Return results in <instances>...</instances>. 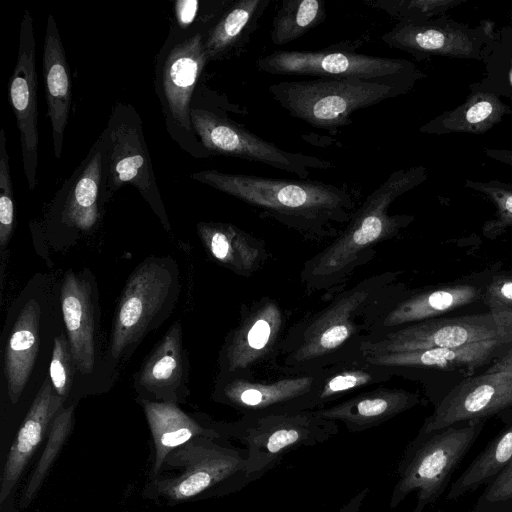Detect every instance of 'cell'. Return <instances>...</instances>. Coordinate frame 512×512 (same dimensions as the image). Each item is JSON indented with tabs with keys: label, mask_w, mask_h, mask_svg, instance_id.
I'll return each instance as SVG.
<instances>
[{
	"label": "cell",
	"mask_w": 512,
	"mask_h": 512,
	"mask_svg": "<svg viewBox=\"0 0 512 512\" xmlns=\"http://www.w3.org/2000/svg\"><path fill=\"white\" fill-rule=\"evenodd\" d=\"M396 277L371 275L299 320L287 330L274 366L285 374L315 373L361 353L376 320L400 294Z\"/></svg>",
	"instance_id": "6da1fadb"
},
{
	"label": "cell",
	"mask_w": 512,
	"mask_h": 512,
	"mask_svg": "<svg viewBox=\"0 0 512 512\" xmlns=\"http://www.w3.org/2000/svg\"><path fill=\"white\" fill-rule=\"evenodd\" d=\"M191 178L253 207L306 240L334 239L359 206L346 185L203 170Z\"/></svg>",
	"instance_id": "7a4b0ae2"
},
{
	"label": "cell",
	"mask_w": 512,
	"mask_h": 512,
	"mask_svg": "<svg viewBox=\"0 0 512 512\" xmlns=\"http://www.w3.org/2000/svg\"><path fill=\"white\" fill-rule=\"evenodd\" d=\"M427 177L424 166L401 168L373 190L338 236L304 263L300 280L307 294L340 292L351 275L372 260L377 245L410 225L414 216L390 214V206Z\"/></svg>",
	"instance_id": "3957f363"
},
{
	"label": "cell",
	"mask_w": 512,
	"mask_h": 512,
	"mask_svg": "<svg viewBox=\"0 0 512 512\" xmlns=\"http://www.w3.org/2000/svg\"><path fill=\"white\" fill-rule=\"evenodd\" d=\"M251 482L245 448L228 439L197 437L165 458L157 475L148 478L143 496L174 506L227 496Z\"/></svg>",
	"instance_id": "277c9868"
},
{
	"label": "cell",
	"mask_w": 512,
	"mask_h": 512,
	"mask_svg": "<svg viewBox=\"0 0 512 512\" xmlns=\"http://www.w3.org/2000/svg\"><path fill=\"white\" fill-rule=\"evenodd\" d=\"M485 420H474L423 433L408 444L397 467L389 506L398 507L412 492V512H423L443 494L452 474L480 435Z\"/></svg>",
	"instance_id": "5b68a950"
},
{
	"label": "cell",
	"mask_w": 512,
	"mask_h": 512,
	"mask_svg": "<svg viewBox=\"0 0 512 512\" xmlns=\"http://www.w3.org/2000/svg\"><path fill=\"white\" fill-rule=\"evenodd\" d=\"M231 439L245 446L247 472L253 481L276 467L283 457L335 436L338 423L309 410L273 409L243 414L228 423Z\"/></svg>",
	"instance_id": "8992f818"
},
{
	"label": "cell",
	"mask_w": 512,
	"mask_h": 512,
	"mask_svg": "<svg viewBox=\"0 0 512 512\" xmlns=\"http://www.w3.org/2000/svg\"><path fill=\"white\" fill-rule=\"evenodd\" d=\"M268 90L291 116L330 131L351 124L352 114L360 109L410 92L398 86L340 78L281 81Z\"/></svg>",
	"instance_id": "52a82bcc"
},
{
	"label": "cell",
	"mask_w": 512,
	"mask_h": 512,
	"mask_svg": "<svg viewBox=\"0 0 512 512\" xmlns=\"http://www.w3.org/2000/svg\"><path fill=\"white\" fill-rule=\"evenodd\" d=\"M256 66L272 75L356 79L398 86L408 91L426 77L409 60L361 54L348 49L276 50L258 58Z\"/></svg>",
	"instance_id": "ba28073f"
},
{
	"label": "cell",
	"mask_w": 512,
	"mask_h": 512,
	"mask_svg": "<svg viewBox=\"0 0 512 512\" xmlns=\"http://www.w3.org/2000/svg\"><path fill=\"white\" fill-rule=\"evenodd\" d=\"M101 137L104 145L103 199H108L118 189L130 184L169 229L142 121L134 107L129 103H117Z\"/></svg>",
	"instance_id": "9c48e42d"
},
{
	"label": "cell",
	"mask_w": 512,
	"mask_h": 512,
	"mask_svg": "<svg viewBox=\"0 0 512 512\" xmlns=\"http://www.w3.org/2000/svg\"><path fill=\"white\" fill-rule=\"evenodd\" d=\"M488 340L512 341V311L438 317L371 335L360 346L364 356L460 347Z\"/></svg>",
	"instance_id": "30bf717a"
},
{
	"label": "cell",
	"mask_w": 512,
	"mask_h": 512,
	"mask_svg": "<svg viewBox=\"0 0 512 512\" xmlns=\"http://www.w3.org/2000/svg\"><path fill=\"white\" fill-rule=\"evenodd\" d=\"M190 120L194 132L208 154L263 163L294 174L300 179H308L311 170L335 167L327 159L282 150L220 112L191 108Z\"/></svg>",
	"instance_id": "8fae6325"
},
{
	"label": "cell",
	"mask_w": 512,
	"mask_h": 512,
	"mask_svg": "<svg viewBox=\"0 0 512 512\" xmlns=\"http://www.w3.org/2000/svg\"><path fill=\"white\" fill-rule=\"evenodd\" d=\"M496 30L495 23L487 19L470 26L444 14L428 21L397 22L381 40L417 60L442 56L485 63Z\"/></svg>",
	"instance_id": "7c38bea8"
},
{
	"label": "cell",
	"mask_w": 512,
	"mask_h": 512,
	"mask_svg": "<svg viewBox=\"0 0 512 512\" xmlns=\"http://www.w3.org/2000/svg\"><path fill=\"white\" fill-rule=\"evenodd\" d=\"M288 317L280 303L268 296L244 305L221 353L224 378L256 377L261 367L274 365Z\"/></svg>",
	"instance_id": "4fadbf2b"
},
{
	"label": "cell",
	"mask_w": 512,
	"mask_h": 512,
	"mask_svg": "<svg viewBox=\"0 0 512 512\" xmlns=\"http://www.w3.org/2000/svg\"><path fill=\"white\" fill-rule=\"evenodd\" d=\"M174 278L159 260L139 265L123 290L118 303L109 350L118 358L151 327L168 302Z\"/></svg>",
	"instance_id": "5bb4252c"
},
{
	"label": "cell",
	"mask_w": 512,
	"mask_h": 512,
	"mask_svg": "<svg viewBox=\"0 0 512 512\" xmlns=\"http://www.w3.org/2000/svg\"><path fill=\"white\" fill-rule=\"evenodd\" d=\"M509 408H512V373L485 371L466 377L454 386L439 401L419 432L485 420Z\"/></svg>",
	"instance_id": "9a60e30c"
},
{
	"label": "cell",
	"mask_w": 512,
	"mask_h": 512,
	"mask_svg": "<svg viewBox=\"0 0 512 512\" xmlns=\"http://www.w3.org/2000/svg\"><path fill=\"white\" fill-rule=\"evenodd\" d=\"M9 99L20 133L21 153L28 188L36 186L38 167L37 73L33 18L25 11L19 33L16 65L9 80Z\"/></svg>",
	"instance_id": "2e32d148"
},
{
	"label": "cell",
	"mask_w": 512,
	"mask_h": 512,
	"mask_svg": "<svg viewBox=\"0 0 512 512\" xmlns=\"http://www.w3.org/2000/svg\"><path fill=\"white\" fill-rule=\"evenodd\" d=\"M319 373L286 374L274 379L223 378L217 399L242 415L273 409L294 410L312 391Z\"/></svg>",
	"instance_id": "e0dca14e"
},
{
	"label": "cell",
	"mask_w": 512,
	"mask_h": 512,
	"mask_svg": "<svg viewBox=\"0 0 512 512\" xmlns=\"http://www.w3.org/2000/svg\"><path fill=\"white\" fill-rule=\"evenodd\" d=\"M206 32H195L172 46L161 68V95L169 116L181 129L191 132L192 95L206 64Z\"/></svg>",
	"instance_id": "ac0fdd59"
},
{
	"label": "cell",
	"mask_w": 512,
	"mask_h": 512,
	"mask_svg": "<svg viewBox=\"0 0 512 512\" xmlns=\"http://www.w3.org/2000/svg\"><path fill=\"white\" fill-rule=\"evenodd\" d=\"M150 428L153 457L148 478L159 472L165 458L178 447L197 437L231 440L229 425L209 418H196L181 410L173 402L142 401Z\"/></svg>",
	"instance_id": "d6986e66"
},
{
	"label": "cell",
	"mask_w": 512,
	"mask_h": 512,
	"mask_svg": "<svg viewBox=\"0 0 512 512\" xmlns=\"http://www.w3.org/2000/svg\"><path fill=\"white\" fill-rule=\"evenodd\" d=\"M420 403L417 393L380 386L313 411L322 418L341 422L350 432L359 433L380 426Z\"/></svg>",
	"instance_id": "ffe728a7"
},
{
	"label": "cell",
	"mask_w": 512,
	"mask_h": 512,
	"mask_svg": "<svg viewBox=\"0 0 512 512\" xmlns=\"http://www.w3.org/2000/svg\"><path fill=\"white\" fill-rule=\"evenodd\" d=\"M511 347L510 340H488L460 347H437L366 358L376 365L388 367L393 375L408 369L424 368L469 372L491 363Z\"/></svg>",
	"instance_id": "44dd1931"
},
{
	"label": "cell",
	"mask_w": 512,
	"mask_h": 512,
	"mask_svg": "<svg viewBox=\"0 0 512 512\" xmlns=\"http://www.w3.org/2000/svg\"><path fill=\"white\" fill-rule=\"evenodd\" d=\"M64 400L47 379L37 393L7 454L0 484L1 504L19 481L52 421L63 408Z\"/></svg>",
	"instance_id": "7402d4cb"
},
{
	"label": "cell",
	"mask_w": 512,
	"mask_h": 512,
	"mask_svg": "<svg viewBox=\"0 0 512 512\" xmlns=\"http://www.w3.org/2000/svg\"><path fill=\"white\" fill-rule=\"evenodd\" d=\"M388 367L370 362L359 353L320 370L312 391L294 410H318L391 379Z\"/></svg>",
	"instance_id": "603a6c76"
},
{
	"label": "cell",
	"mask_w": 512,
	"mask_h": 512,
	"mask_svg": "<svg viewBox=\"0 0 512 512\" xmlns=\"http://www.w3.org/2000/svg\"><path fill=\"white\" fill-rule=\"evenodd\" d=\"M478 296L479 290L468 284L439 286L405 297L398 296L378 317L371 335L438 318L474 302Z\"/></svg>",
	"instance_id": "cb8c5ba5"
},
{
	"label": "cell",
	"mask_w": 512,
	"mask_h": 512,
	"mask_svg": "<svg viewBox=\"0 0 512 512\" xmlns=\"http://www.w3.org/2000/svg\"><path fill=\"white\" fill-rule=\"evenodd\" d=\"M42 64L47 115L52 127L54 154L59 160L72 103V81L65 49L52 14L47 20Z\"/></svg>",
	"instance_id": "d4e9b609"
},
{
	"label": "cell",
	"mask_w": 512,
	"mask_h": 512,
	"mask_svg": "<svg viewBox=\"0 0 512 512\" xmlns=\"http://www.w3.org/2000/svg\"><path fill=\"white\" fill-rule=\"evenodd\" d=\"M60 298L75 365L82 373H89L95 362V309L89 282L74 272H68L61 286Z\"/></svg>",
	"instance_id": "484cf974"
},
{
	"label": "cell",
	"mask_w": 512,
	"mask_h": 512,
	"mask_svg": "<svg viewBox=\"0 0 512 512\" xmlns=\"http://www.w3.org/2000/svg\"><path fill=\"white\" fill-rule=\"evenodd\" d=\"M197 231L209 254L240 276H252L268 261L265 242L234 224L200 222Z\"/></svg>",
	"instance_id": "4316f807"
},
{
	"label": "cell",
	"mask_w": 512,
	"mask_h": 512,
	"mask_svg": "<svg viewBox=\"0 0 512 512\" xmlns=\"http://www.w3.org/2000/svg\"><path fill=\"white\" fill-rule=\"evenodd\" d=\"M104 176V145L102 137L95 142L86 159L63 186L66 197L62 211L63 222L82 231L96 224L98 201Z\"/></svg>",
	"instance_id": "83f0119b"
},
{
	"label": "cell",
	"mask_w": 512,
	"mask_h": 512,
	"mask_svg": "<svg viewBox=\"0 0 512 512\" xmlns=\"http://www.w3.org/2000/svg\"><path fill=\"white\" fill-rule=\"evenodd\" d=\"M41 310L28 301L20 310L9 334L4 355V374L10 401L18 402L34 368L40 341Z\"/></svg>",
	"instance_id": "f1b7e54d"
},
{
	"label": "cell",
	"mask_w": 512,
	"mask_h": 512,
	"mask_svg": "<svg viewBox=\"0 0 512 512\" xmlns=\"http://www.w3.org/2000/svg\"><path fill=\"white\" fill-rule=\"evenodd\" d=\"M271 0H239L213 23L205 34L204 48L208 61L241 54L260 25Z\"/></svg>",
	"instance_id": "f546056e"
},
{
	"label": "cell",
	"mask_w": 512,
	"mask_h": 512,
	"mask_svg": "<svg viewBox=\"0 0 512 512\" xmlns=\"http://www.w3.org/2000/svg\"><path fill=\"white\" fill-rule=\"evenodd\" d=\"M464 103L434 117L419 128L421 133L445 135L451 133L483 134L512 113L509 105L492 92L470 86Z\"/></svg>",
	"instance_id": "4dcf8cb0"
},
{
	"label": "cell",
	"mask_w": 512,
	"mask_h": 512,
	"mask_svg": "<svg viewBox=\"0 0 512 512\" xmlns=\"http://www.w3.org/2000/svg\"><path fill=\"white\" fill-rule=\"evenodd\" d=\"M512 463V424L503 429L451 484L448 500H458L494 481Z\"/></svg>",
	"instance_id": "1f68e13d"
},
{
	"label": "cell",
	"mask_w": 512,
	"mask_h": 512,
	"mask_svg": "<svg viewBox=\"0 0 512 512\" xmlns=\"http://www.w3.org/2000/svg\"><path fill=\"white\" fill-rule=\"evenodd\" d=\"M325 19L323 1L282 0L272 19L271 41L278 46L295 41Z\"/></svg>",
	"instance_id": "d6a6232c"
},
{
	"label": "cell",
	"mask_w": 512,
	"mask_h": 512,
	"mask_svg": "<svg viewBox=\"0 0 512 512\" xmlns=\"http://www.w3.org/2000/svg\"><path fill=\"white\" fill-rule=\"evenodd\" d=\"M182 374L180 328L171 327L147 360L140 382L149 391L159 393L176 386Z\"/></svg>",
	"instance_id": "836d02e7"
},
{
	"label": "cell",
	"mask_w": 512,
	"mask_h": 512,
	"mask_svg": "<svg viewBox=\"0 0 512 512\" xmlns=\"http://www.w3.org/2000/svg\"><path fill=\"white\" fill-rule=\"evenodd\" d=\"M485 77L472 86L505 97L512 103V25L496 30L492 50L484 63Z\"/></svg>",
	"instance_id": "e575fe53"
},
{
	"label": "cell",
	"mask_w": 512,
	"mask_h": 512,
	"mask_svg": "<svg viewBox=\"0 0 512 512\" xmlns=\"http://www.w3.org/2000/svg\"><path fill=\"white\" fill-rule=\"evenodd\" d=\"M73 415L74 407L72 405L66 408L63 407L52 421L45 448L21 496L19 503L21 508L28 507L42 486L46 475L71 432Z\"/></svg>",
	"instance_id": "d590c367"
},
{
	"label": "cell",
	"mask_w": 512,
	"mask_h": 512,
	"mask_svg": "<svg viewBox=\"0 0 512 512\" xmlns=\"http://www.w3.org/2000/svg\"><path fill=\"white\" fill-rule=\"evenodd\" d=\"M467 0H366L372 8L384 11L398 22H422L444 15Z\"/></svg>",
	"instance_id": "8d00e7d4"
},
{
	"label": "cell",
	"mask_w": 512,
	"mask_h": 512,
	"mask_svg": "<svg viewBox=\"0 0 512 512\" xmlns=\"http://www.w3.org/2000/svg\"><path fill=\"white\" fill-rule=\"evenodd\" d=\"M464 186L485 195L496 207L495 217L483 226L486 237H497L512 228V184L499 180L483 182L466 179Z\"/></svg>",
	"instance_id": "74e56055"
},
{
	"label": "cell",
	"mask_w": 512,
	"mask_h": 512,
	"mask_svg": "<svg viewBox=\"0 0 512 512\" xmlns=\"http://www.w3.org/2000/svg\"><path fill=\"white\" fill-rule=\"evenodd\" d=\"M14 226V201L4 129L0 130V246L6 247Z\"/></svg>",
	"instance_id": "f35d334b"
},
{
	"label": "cell",
	"mask_w": 512,
	"mask_h": 512,
	"mask_svg": "<svg viewBox=\"0 0 512 512\" xmlns=\"http://www.w3.org/2000/svg\"><path fill=\"white\" fill-rule=\"evenodd\" d=\"M74 365L75 362L67 340L63 335L55 337L49 368L50 381L55 392L64 399L73 382Z\"/></svg>",
	"instance_id": "ab89813d"
},
{
	"label": "cell",
	"mask_w": 512,
	"mask_h": 512,
	"mask_svg": "<svg viewBox=\"0 0 512 512\" xmlns=\"http://www.w3.org/2000/svg\"><path fill=\"white\" fill-rule=\"evenodd\" d=\"M512 500V463L485 489L477 502L478 512L496 508Z\"/></svg>",
	"instance_id": "60d3db41"
},
{
	"label": "cell",
	"mask_w": 512,
	"mask_h": 512,
	"mask_svg": "<svg viewBox=\"0 0 512 512\" xmlns=\"http://www.w3.org/2000/svg\"><path fill=\"white\" fill-rule=\"evenodd\" d=\"M485 302L492 311H512V279L501 278L491 283Z\"/></svg>",
	"instance_id": "b9f144b4"
},
{
	"label": "cell",
	"mask_w": 512,
	"mask_h": 512,
	"mask_svg": "<svg viewBox=\"0 0 512 512\" xmlns=\"http://www.w3.org/2000/svg\"><path fill=\"white\" fill-rule=\"evenodd\" d=\"M200 10L198 0H178L175 2V16L178 26L187 29L196 19Z\"/></svg>",
	"instance_id": "7bdbcfd3"
},
{
	"label": "cell",
	"mask_w": 512,
	"mask_h": 512,
	"mask_svg": "<svg viewBox=\"0 0 512 512\" xmlns=\"http://www.w3.org/2000/svg\"><path fill=\"white\" fill-rule=\"evenodd\" d=\"M486 372L512 373V347L494 359Z\"/></svg>",
	"instance_id": "ee69618b"
},
{
	"label": "cell",
	"mask_w": 512,
	"mask_h": 512,
	"mask_svg": "<svg viewBox=\"0 0 512 512\" xmlns=\"http://www.w3.org/2000/svg\"><path fill=\"white\" fill-rule=\"evenodd\" d=\"M368 493L369 488H363L352 498H350L344 505H342L336 512H359Z\"/></svg>",
	"instance_id": "f6af8a7d"
},
{
	"label": "cell",
	"mask_w": 512,
	"mask_h": 512,
	"mask_svg": "<svg viewBox=\"0 0 512 512\" xmlns=\"http://www.w3.org/2000/svg\"><path fill=\"white\" fill-rule=\"evenodd\" d=\"M486 156L512 167V150L509 149H484Z\"/></svg>",
	"instance_id": "bcb514c9"
}]
</instances>
